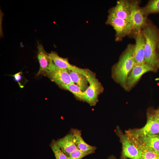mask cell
I'll return each instance as SVG.
<instances>
[{
    "mask_svg": "<svg viewBox=\"0 0 159 159\" xmlns=\"http://www.w3.org/2000/svg\"><path fill=\"white\" fill-rule=\"evenodd\" d=\"M142 32L145 39V62L156 71L159 68V31L155 26L148 20Z\"/></svg>",
    "mask_w": 159,
    "mask_h": 159,
    "instance_id": "obj_1",
    "label": "cell"
},
{
    "mask_svg": "<svg viewBox=\"0 0 159 159\" xmlns=\"http://www.w3.org/2000/svg\"><path fill=\"white\" fill-rule=\"evenodd\" d=\"M133 47L134 44H131L127 45L113 68L115 79L125 87L128 74L135 64L133 54Z\"/></svg>",
    "mask_w": 159,
    "mask_h": 159,
    "instance_id": "obj_2",
    "label": "cell"
},
{
    "mask_svg": "<svg viewBox=\"0 0 159 159\" xmlns=\"http://www.w3.org/2000/svg\"><path fill=\"white\" fill-rule=\"evenodd\" d=\"M126 134L135 137L159 135V122L153 111L148 113L147 121L144 126L138 129L129 130Z\"/></svg>",
    "mask_w": 159,
    "mask_h": 159,
    "instance_id": "obj_3",
    "label": "cell"
},
{
    "mask_svg": "<svg viewBox=\"0 0 159 159\" xmlns=\"http://www.w3.org/2000/svg\"><path fill=\"white\" fill-rule=\"evenodd\" d=\"M131 11L130 21L132 26V30L131 35L141 32L146 25L148 19L145 15L142 7L140 5V1L131 0Z\"/></svg>",
    "mask_w": 159,
    "mask_h": 159,
    "instance_id": "obj_4",
    "label": "cell"
},
{
    "mask_svg": "<svg viewBox=\"0 0 159 159\" xmlns=\"http://www.w3.org/2000/svg\"><path fill=\"white\" fill-rule=\"evenodd\" d=\"M86 71L89 85L84 92L85 101L94 106L98 102V96L103 91V87L93 72L87 69Z\"/></svg>",
    "mask_w": 159,
    "mask_h": 159,
    "instance_id": "obj_5",
    "label": "cell"
},
{
    "mask_svg": "<svg viewBox=\"0 0 159 159\" xmlns=\"http://www.w3.org/2000/svg\"><path fill=\"white\" fill-rule=\"evenodd\" d=\"M106 23L112 26L115 30L116 41H121L132 33V26L130 21L108 15Z\"/></svg>",
    "mask_w": 159,
    "mask_h": 159,
    "instance_id": "obj_6",
    "label": "cell"
},
{
    "mask_svg": "<svg viewBox=\"0 0 159 159\" xmlns=\"http://www.w3.org/2000/svg\"><path fill=\"white\" fill-rule=\"evenodd\" d=\"M44 75L60 86L74 83L71 80L68 70L57 66L53 62Z\"/></svg>",
    "mask_w": 159,
    "mask_h": 159,
    "instance_id": "obj_7",
    "label": "cell"
},
{
    "mask_svg": "<svg viewBox=\"0 0 159 159\" xmlns=\"http://www.w3.org/2000/svg\"><path fill=\"white\" fill-rule=\"evenodd\" d=\"M122 144L123 156L130 159H143L140 149L130 140L127 135L118 131Z\"/></svg>",
    "mask_w": 159,
    "mask_h": 159,
    "instance_id": "obj_8",
    "label": "cell"
},
{
    "mask_svg": "<svg viewBox=\"0 0 159 159\" xmlns=\"http://www.w3.org/2000/svg\"><path fill=\"white\" fill-rule=\"evenodd\" d=\"M131 11V1L120 0L110 9L108 15L130 22Z\"/></svg>",
    "mask_w": 159,
    "mask_h": 159,
    "instance_id": "obj_9",
    "label": "cell"
},
{
    "mask_svg": "<svg viewBox=\"0 0 159 159\" xmlns=\"http://www.w3.org/2000/svg\"><path fill=\"white\" fill-rule=\"evenodd\" d=\"M150 71H154L153 69L145 62L135 64L128 74L125 87L128 89L131 88L143 74Z\"/></svg>",
    "mask_w": 159,
    "mask_h": 159,
    "instance_id": "obj_10",
    "label": "cell"
},
{
    "mask_svg": "<svg viewBox=\"0 0 159 159\" xmlns=\"http://www.w3.org/2000/svg\"><path fill=\"white\" fill-rule=\"evenodd\" d=\"M135 40L133 50V57L135 64H140L145 63L144 50L145 39L142 31L132 36Z\"/></svg>",
    "mask_w": 159,
    "mask_h": 159,
    "instance_id": "obj_11",
    "label": "cell"
},
{
    "mask_svg": "<svg viewBox=\"0 0 159 159\" xmlns=\"http://www.w3.org/2000/svg\"><path fill=\"white\" fill-rule=\"evenodd\" d=\"M50 57L53 63L57 66L61 68L83 74L86 77L87 76L86 69H84L71 64L67 58L59 56L56 52L51 51L49 53Z\"/></svg>",
    "mask_w": 159,
    "mask_h": 159,
    "instance_id": "obj_12",
    "label": "cell"
},
{
    "mask_svg": "<svg viewBox=\"0 0 159 159\" xmlns=\"http://www.w3.org/2000/svg\"><path fill=\"white\" fill-rule=\"evenodd\" d=\"M37 48L38 53L37 57L39 64L40 68L37 75L45 74L48 70L52 61L49 53L45 51L42 45L38 42Z\"/></svg>",
    "mask_w": 159,
    "mask_h": 159,
    "instance_id": "obj_13",
    "label": "cell"
},
{
    "mask_svg": "<svg viewBox=\"0 0 159 159\" xmlns=\"http://www.w3.org/2000/svg\"><path fill=\"white\" fill-rule=\"evenodd\" d=\"M63 152L68 157L77 149V141L74 135L70 133L56 141Z\"/></svg>",
    "mask_w": 159,
    "mask_h": 159,
    "instance_id": "obj_14",
    "label": "cell"
},
{
    "mask_svg": "<svg viewBox=\"0 0 159 159\" xmlns=\"http://www.w3.org/2000/svg\"><path fill=\"white\" fill-rule=\"evenodd\" d=\"M70 132L75 136L76 141L77 148L79 150L88 154L94 153L96 150L95 146L89 145L83 140L81 134V131L77 129L72 128Z\"/></svg>",
    "mask_w": 159,
    "mask_h": 159,
    "instance_id": "obj_15",
    "label": "cell"
},
{
    "mask_svg": "<svg viewBox=\"0 0 159 159\" xmlns=\"http://www.w3.org/2000/svg\"><path fill=\"white\" fill-rule=\"evenodd\" d=\"M72 82L84 92L87 88L88 82L86 77L83 74L76 72L68 70Z\"/></svg>",
    "mask_w": 159,
    "mask_h": 159,
    "instance_id": "obj_16",
    "label": "cell"
},
{
    "mask_svg": "<svg viewBox=\"0 0 159 159\" xmlns=\"http://www.w3.org/2000/svg\"><path fill=\"white\" fill-rule=\"evenodd\" d=\"M127 135L133 137L144 145L151 148L159 153V135L152 136L135 137Z\"/></svg>",
    "mask_w": 159,
    "mask_h": 159,
    "instance_id": "obj_17",
    "label": "cell"
},
{
    "mask_svg": "<svg viewBox=\"0 0 159 159\" xmlns=\"http://www.w3.org/2000/svg\"><path fill=\"white\" fill-rule=\"evenodd\" d=\"M142 9L147 17L150 14L159 13V0L149 1L145 6L142 7Z\"/></svg>",
    "mask_w": 159,
    "mask_h": 159,
    "instance_id": "obj_18",
    "label": "cell"
},
{
    "mask_svg": "<svg viewBox=\"0 0 159 159\" xmlns=\"http://www.w3.org/2000/svg\"><path fill=\"white\" fill-rule=\"evenodd\" d=\"M60 86L69 91L81 100L85 101L84 92L82 91L75 84L72 83L69 85H63Z\"/></svg>",
    "mask_w": 159,
    "mask_h": 159,
    "instance_id": "obj_19",
    "label": "cell"
},
{
    "mask_svg": "<svg viewBox=\"0 0 159 159\" xmlns=\"http://www.w3.org/2000/svg\"><path fill=\"white\" fill-rule=\"evenodd\" d=\"M50 146L54 154L56 159H68V157L61 150L56 141L53 140Z\"/></svg>",
    "mask_w": 159,
    "mask_h": 159,
    "instance_id": "obj_20",
    "label": "cell"
},
{
    "mask_svg": "<svg viewBox=\"0 0 159 159\" xmlns=\"http://www.w3.org/2000/svg\"><path fill=\"white\" fill-rule=\"evenodd\" d=\"M88 154L77 149L72 153L68 157V159H82Z\"/></svg>",
    "mask_w": 159,
    "mask_h": 159,
    "instance_id": "obj_21",
    "label": "cell"
},
{
    "mask_svg": "<svg viewBox=\"0 0 159 159\" xmlns=\"http://www.w3.org/2000/svg\"><path fill=\"white\" fill-rule=\"evenodd\" d=\"M22 74V72H20L12 75L14 77L15 81L17 82L19 87L21 88H23L24 86L22 83L23 77Z\"/></svg>",
    "mask_w": 159,
    "mask_h": 159,
    "instance_id": "obj_22",
    "label": "cell"
},
{
    "mask_svg": "<svg viewBox=\"0 0 159 159\" xmlns=\"http://www.w3.org/2000/svg\"><path fill=\"white\" fill-rule=\"evenodd\" d=\"M153 111L159 122V108Z\"/></svg>",
    "mask_w": 159,
    "mask_h": 159,
    "instance_id": "obj_23",
    "label": "cell"
},
{
    "mask_svg": "<svg viewBox=\"0 0 159 159\" xmlns=\"http://www.w3.org/2000/svg\"><path fill=\"white\" fill-rule=\"evenodd\" d=\"M108 159H115L114 158L111 157L110 158H109Z\"/></svg>",
    "mask_w": 159,
    "mask_h": 159,
    "instance_id": "obj_24",
    "label": "cell"
},
{
    "mask_svg": "<svg viewBox=\"0 0 159 159\" xmlns=\"http://www.w3.org/2000/svg\"><path fill=\"white\" fill-rule=\"evenodd\" d=\"M158 50H159V47H158Z\"/></svg>",
    "mask_w": 159,
    "mask_h": 159,
    "instance_id": "obj_25",
    "label": "cell"
}]
</instances>
